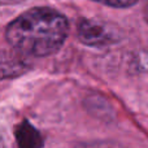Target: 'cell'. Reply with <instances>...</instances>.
<instances>
[{"instance_id": "obj_2", "label": "cell", "mask_w": 148, "mask_h": 148, "mask_svg": "<svg viewBox=\"0 0 148 148\" xmlns=\"http://www.w3.org/2000/svg\"><path fill=\"white\" fill-rule=\"evenodd\" d=\"M77 35L82 43L88 47H107L118 39L116 31L107 23L88 18H82L78 22Z\"/></svg>"}, {"instance_id": "obj_1", "label": "cell", "mask_w": 148, "mask_h": 148, "mask_svg": "<svg viewBox=\"0 0 148 148\" xmlns=\"http://www.w3.org/2000/svg\"><path fill=\"white\" fill-rule=\"evenodd\" d=\"M70 25L59 10L35 7L25 10L10 21L4 38L13 51L25 57H47L62 48Z\"/></svg>"}, {"instance_id": "obj_4", "label": "cell", "mask_w": 148, "mask_h": 148, "mask_svg": "<svg viewBox=\"0 0 148 148\" xmlns=\"http://www.w3.org/2000/svg\"><path fill=\"white\" fill-rule=\"evenodd\" d=\"M92 1L100 3L103 5L107 7H112V8H130L133 5H135L139 0H92Z\"/></svg>"}, {"instance_id": "obj_5", "label": "cell", "mask_w": 148, "mask_h": 148, "mask_svg": "<svg viewBox=\"0 0 148 148\" xmlns=\"http://www.w3.org/2000/svg\"><path fill=\"white\" fill-rule=\"evenodd\" d=\"M144 18H146V21H147V23H148V1H147V4H146V8H144Z\"/></svg>"}, {"instance_id": "obj_3", "label": "cell", "mask_w": 148, "mask_h": 148, "mask_svg": "<svg viewBox=\"0 0 148 148\" xmlns=\"http://www.w3.org/2000/svg\"><path fill=\"white\" fill-rule=\"evenodd\" d=\"M16 52V51H14ZM16 56H12V59L8 61L7 59H3V65H8L9 64V68H7V69H3V78H8V77H14L17 75V74L22 73L23 70H25V61H22V56L21 53H18V52H16Z\"/></svg>"}]
</instances>
